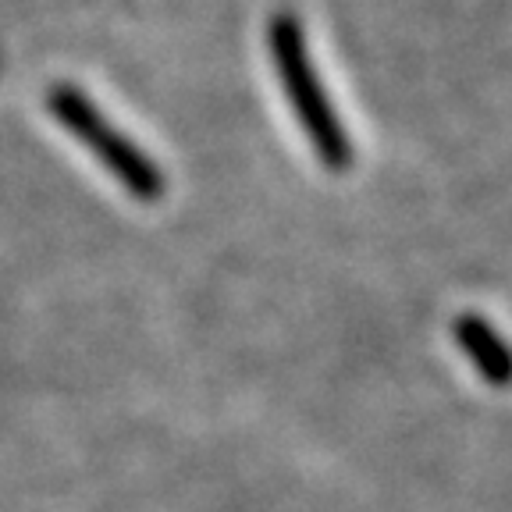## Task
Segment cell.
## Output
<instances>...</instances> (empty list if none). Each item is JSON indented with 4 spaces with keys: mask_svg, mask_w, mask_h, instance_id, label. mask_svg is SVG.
Returning a JSON list of instances; mask_svg holds the SVG:
<instances>
[{
    "mask_svg": "<svg viewBox=\"0 0 512 512\" xmlns=\"http://www.w3.org/2000/svg\"><path fill=\"white\" fill-rule=\"evenodd\" d=\"M271 57L288 100L296 107L299 125L306 128V136H310L313 150L320 153V160L335 171L349 168L352 143L345 136L335 107H331L328 93L320 86L317 68H313L310 54H306L303 29H299V22L292 15H278L271 22Z\"/></svg>",
    "mask_w": 512,
    "mask_h": 512,
    "instance_id": "obj_1",
    "label": "cell"
},
{
    "mask_svg": "<svg viewBox=\"0 0 512 512\" xmlns=\"http://www.w3.org/2000/svg\"><path fill=\"white\" fill-rule=\"evenodd\" d=\"M50 111H54V118H61L64 125L72 128L75 136H79L96 157L104 160L107 168H111L128 189L136 192V196L157 200L160 192H164V175L157 171V164H153L143 150H136V146L128 143L118 128L107 125L104 114L96 111L93 100H86L79 89L57 86L54 93H50Z\"/></svg>",
    "mask_w": 512,
    "mask_h": 512,
    "instance_id": "obj_2",
    "label": "cell"
},
{
    "mask_svg": "<svg viewBox=\"0 0 512 512\" xmlns=\"http://www.w3.org/2000/svg\"><path fill=\"white\" fill-rule=\"evenodd\" d=\"M452 331H456L459 345H463V352L473 360V367H477V374L484 381L495 384V388L512 384V349L488 320L466 313V317H459L452 324Z\"/></svg>",
    "mask_w": 512,
    "mask_h": 512,
    "instance_id": "obj_3",
    "label": "cell"
}]
</instances>
